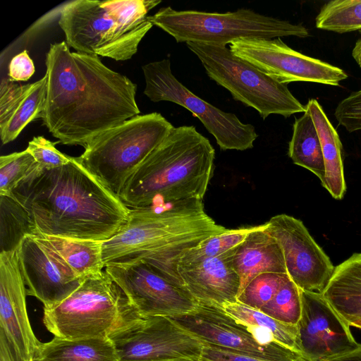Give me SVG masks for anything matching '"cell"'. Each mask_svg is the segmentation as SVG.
Returning a JSON list of instances; mask_svg holds the SVG:
<instances>
[{
  "label": "cell",
  "mask_w": 361,
  "mask_h": 361,
  "mask_svg": "<svg viewBox=\"0 0 361 361\" xmlns=\"http://www.w3.org/2000/svg\"><path fill=\"white\" fill-rule=\"evenodd\" d=\"M215 150L194 126L175 127L126 182L118 197L130 209L202 200Z\"/></svg>",
  "instance_id": "3957f363"
},
{
  "label": "cell",
  "mask_w": 361,
  "mask_h": 361,
  "mask_svg": "<svg viewBox=\"0 0 361 361\" xmlns=\"http://www.w3.org/2000/svg\"><path fill=\"white\" fill-rule=\"evenodd\" d=\"M267 231L280 244L290 279L302 290L322 293L335 267L303 223L287 214L267 222Z\"/></svg>",
  "instance_id": "9a60e30c"
},
{
  "label": "cell",
  "mask_w": 361,
  "mask_h": 361,
  "mask_svg": "<svg viewBox=\"0 0 361 361\" xmlns=\"http://www.w3.org/2000/svg\"><path fill=\"white\" fill-rule=\"evenodd\" d=\"M334 115L338 124L348 132L361 130V90L341 101Z\"/></svg>",
  "instance_id": "d590c367"
},
{
  "label": "cell",
  "mask_w": 361,
  "mask_h": 361,
  "mask_svg": "<svg viewBox=\"0 0 361 361\" xmlns=\"http://www.w3.org/2000/svg\"><path fill=\"white\" fill-rule=\"evenodd\" d=\"M352 56L357 63L361 67V37L356 42L352 51Z\"/></svg>",
  "instance_id": "60d3db41"
},
{
  "label": "cell",
  "mask_w": 361,
  "mask_h": 361,
  "mask_svg": "<svg viewBox=\"0 0 361 361\" xmlns=\"http://www.w3.org/2000/svg\"><path fill=\"white\" fill-rule=\"evenodd\" d=\"M56 257L79 278L99 273L104 269V241L35 235Z\"/></svg>",
  "instance_id": "603a6c76"
},
{
  "label": "cell",
  "mask_w": 361,
  "mask_h": 361,
  "mask_svg": "<svg viewBox=\"0 0 361 361\" xmlns=\"http://www.w3.org/2000/svg\"><path fill=\"white\" fill-rule=\"evenodd\" d=\"M104 269L141 317H173L190 312L198 305L187 291L142 260L110 264Z\"/></svg>",
  "instance_id": "5bb4252c"
},
{
  "label": "cell",
  "mask_w": 361,
  "mask_h": 361,
  "mask_svg": "<svg viewBox=\"0 0 361 361\" xmlns=\"http://www.w3.org/2000/svg\"><path fill=\"white\" fill-rule=\"evenodd\" d=\"M108 338L118 361L202 360L204 343L169 317L139 316Z\"/></svg>",
  "instance_id": "7c38bea8"
},
{
  "label": "cell",
  "mask_w": 361,
  "mask_h": 361,
  "mask_svg": "<svg viewBox=\"0 0 361 361\" xmlns=\"http://www.w3.org/2000/svg\"><path fill=\"white\" fill-rule=\"evenodd\" d=\"M228 230L206 213L200 200L131 208L120 230L104 241L103 262L104 267L137 260L172 262L184 251Z\"/></svg>",
  "instance_id": "277c9868"
},
{
  "label": "cell",
  "mask_w": 361,
  "mask_h": 361,
  "mask_svg": "<svg viewBox=\"0 0 361 361\" xmlns=\"http://www.w3.org/2000/svg\"><path fill=\"white\" fill-rule=\"evenodd\" d=\"M34 63L27 50H23L11 60L8 78L13 82L27 81L35 73Z\"/></svg>",
  "instance_id": "8d00e7d4"
},
{
  "label": "cell",
  "mask_w": 361,
  "mask_h": 361,
  "mask_svg": "<svg viewBox=\"0 0 361 361\" xmlns=\"http://www.w3.org/2000/svg\"><path fill=\"white\" fill-rule=\"evenodd\" d=\"M166 361H194V360H166Z\"/></svg>",
  "instance_id": "7bdbcfd3"
},
{
  "label": "cell",
  "mask_w": 361,
  "mask_h": 361,
  "mask_svg": "<svg viewBox=\"0 0 361 361\" xmlns=\"http://www.w3.org/2000/svg\"><path fill=\"white\" fill-rule=\"evenodd\" d=\"M1 252L16 249L23 238L35 235V228L25 209L14 197L0 196Z\"/></svg>",
  "instance_id": "f1b7e54d"
},
{
  "label": "cell",
  "mask_w": 361,
  "mask_h": 361,
  "mask_svg": "<svg viewBox=\"0 0 361 361\" xmlns=\"http://www.w3.org/2000/svg\"><path fill=\"white\" fill-rule=\"evenodd\" d=\"M322 361H361V343L351 351Z\"/></svg>",
  "instance_id": "ab89813d"
},
{
  "label": "cell",
  "mask_w": 361,
  "mask_h": 361,
  "mask_svg": "<svg viewBox=\"0 0 361 361\" xmlns=\"http://www.w3.org/2000/svg\"><path fill=\"white\" fill-rule=\"evenodd\" d=\"M322 294L350 326L361 319V252L354 253L335 267Z\"/></svg>",
  "instance_id": "44dd1931"
},
{
  "label": "cell",
  "mask_w": 361,
  "mask_h": 361,
  "mask_svg": "<svg viewBox=\"0 0 361 361\" xmlns=\"http://www.w3.org/2000/svg\"><path fill=\"white\" fill-rule=\"evenodd\" d=\"M221 307L237 321L247 326L268 331L277 343L300 353L298 344L297 325L279 322L262 311L250 307L238 301L225 303Z\"/></svg>",
  "instance_id": "484cf974"
},
{
  "label": "cell",
  "mask_w": 361,
  "mask_h": 361,
  "mask_svg": "<svg viewBox=\"0 0 361 361\" xmlns=\"http://www.w3.org/2000/svg\"><path fill=\"white\" fill-rule=\"evenodd\" d=\"M14 197L25 209L36 234L106 241L127 221L130 208L71 157L20 185Z\"/></svg>",
  "instance_id": "7a4b0ae2"
},
{
  "label": "cell",
  "mask_w": 361,
  "mask_h": 361,
  "mask_svg": "<svg viewBox=\"0 0 361 361\" xmlns=\"http://www.w3.org/2000/svg\"><path fill=\"white\" fill-rule=\"evenodd\" d=\"M295 120L288 146V156L293 162L313 173L324 182V161L320 140L309 109Z\"/></svg>",
  "instance_id": "d4e9b609"
},
{
  "label": "cell",
  "mask_w": 361,
  "mask_h": 361,
  "mask_svg": "<svg viewBox=\"0 0 361 361\" xmlns=\"http://www.w3.org/2000/svg\"><path fill=\"white\" fill-rule=\"evenodd\" d=\"M32 361H118L108 337L68 340L55 337L40 343Z\"/></svg>",
  "instance_id": "cb8c5ba5"
},
{
  "label": "cell",
  "mask_w": 361,
  "mask_h": 361,
  "mask_svg": "<svg viewBox=\"0 0 361 361\" xmlns=\"http://www.w3.org/2000/svg\"><path fill=\"white\" fill-rule=\"evenodd\" d=\"M43 310L47 329L55 337L68 340L108 337L140 316L104 269L87 276L58 305Z\"/></svg>",
  "instance_id": "5b68a950"
},
{
  "label": "cell",
  "mask_w": 361,
  "mask_h": 361,
  "mask_svg": "<svg viewBox=\"0 0 361 361\" xmlns=\"http://www.w3.org/2000/svg\"><path fill=\"white\" fill-rule=\"evenodd\" d=\"M59 25L68 47L77 52L126 61L153 25L147 19L139 24L124 21L106 1L75 0L65 4Z\"/></svg>",
  "instance_id": "9c48e42d"
},
{
  "label": "cell",
  "mask_w": 361,
  "mask_h": 361,
  "mask_svg": "<svg viewBox=\"0 0 361 361\" xmlns=\"http://www.w3.org/2000/svg\"><path fill=\"white\" fill-rule=\"evenodd\" d=\"M27 289L20 266L18 247L0 253V329L21 355L32 360L40 344L30 323Z\"/></svg>",
  "instance_id": "ac0fdd59"
},
{
  "label": "cell",
  "mask_w": 361,
  "mask_h": 361,
  "mask_svg": "<svg viewBox=\"0 0 361 361\" xmlns=\"http://www.w3.org/2000/svg\"><path fill=\"white\" fill-rule=\"evenodd\" d=\"M267 227V223L257 226L234 250L232 262L240 279L239 293L259 274H287L282 248Z\"/></svg>",
  "instance_id": "ffe728a7"
},
{
  "label": "cell",
  "mask_w": 361,
  "mask_h": 361,
  "mask_svg": "<svg viewBox=\"0 0 361 361\" xmlns=\"http://www.w3.org/2000/svg\"><path fill=\"white\" fill-rule=\"evenodd\" d=\"M187 47L202 63L206 73L233 98L255 109L265 119L271 114L288 118L304 113L302 105L282 84L235 56L226 46L187 42Z\"/></svg>",
  "instance_id": "ba28073f"
},
{
  "label": "cell",
  "mask_w": 361,
  "mask_h": 361,
  "mask_svg": "<svg viewBox=\"0 0 361 361\" xmlns=\"http://www.w3.org/2000/svg\"><path fill=\"white\" fill-rule=\"evenodd\" d=\"M260 311L282 323L297 325L301 314L300 289L288 277Z\"/></svg>",
  "instance_id": "1f68e13d"
},
{
  "label": "cell",
  "mask_w": 361,
  "mask_h": 361,
  "mask_svg": "<svg viewBox=\"0 0 361 361\" xmlns=\"http://www.w3.org/2000/svg\"><path fill=\"white\" fill-rule=\"evenodd\" d=\"M257 226L228 229L212 236L181 253L173 262L178 267H189L219 256L237 247Z\"/></svg>",
  "instance_id": "83f0119b"
},
{
  "label": "cell",
  "mask_w": 361,
  "mask_h": 361,
  "mask_svg": "<svg viewBox=\"0 0 361 361\" xmlns=\"http://www.w3.org/2000/svg\"><path fill=\"white\" fill-rule=\"evenodd\" d=\"M31 83L21 85L10 80H1L0 85V127L10 118L21 100L25 96Z\"/></svg>",
  "instance_id": "e575fe53"
},
{
  "label": "cell",
  "mask_w": 361,
  "mask_h": 361,
  "mask_svg": "<svg viewBox=\"0 0 361 361\" xmlns=\"http://www.w3.org/2000/svg\"><path fill=\"white\" fill-rule=\"evenodd\" d=\"M229 49L282 84L303 81L338 86L348 78L341 68L291 49L280 37L240 39L231 42Z\"/></svg>",
  "instance_id": "4fadbf2b"
},
{
  "label": "cell",
  "mask_w": 361,
  "mask_h": 361,
  "mask_svg": "<svg viewBox=\"0 0 361 361\" xmlns=\"http://www.w3.org/2000/svg\"><path fill=\"white\" fill-rule=\"evenodd\" d=\"M202 359L209 361H268L209 345H204Z\"/></svg>",
  "instance_id": "74e56055"
},
{
  "label": "cell",
  "mask_w": 361,
  "mask_h": 361,
  "mask_svg": "<svg viewBox=\"0 0 361 361\" xmlns=\"http://www.w3.org/2000/svg\"><path fill=\"white\" fill-rule=\"evenodd\" d=\"M316 127L322 149L325 176L322 185L332 197L341 200L346 192L342 157V144L338 133L332 126L317 100L309 99L305 105Z\"/></svg>",
  "instance_id": "7402d4cb"
},
{
  "label": "cell",
  "mask_w": 361,
  "mask_h": 361,
  "mask_svg": "<svg viewBox=\"0 0 361 361\" xmlns=\"http://www.w3.org/2000/svg\"><path fill=\"white\" fill-rule=\"evenodd\" d=\"M350 326L361 329V319H357L350 324Z\"/></svg>",
  "instance_id": "b9f144b4"
},
{
  "label": "cell",
  "mask_w": 361,
  "mask_h": 361,
  "mask_svg": "<svg viewBox=\"0 0 361 361\" xmlns=\"http://www.w3.org/2000/svg\"><path fill=\"white\" fill-rule=\"evenodd\" d=\"M316 26L338 33L361 30V0H334L326 3L316 18Z\"/></svg>",
  "instance_id": "f546056e"
},
{
  "label": "cell",
  "mask_w": 361,
  "mask_h": 361,
  "mask_svg": "<svg viewBox=\"0 0 361 361\" xmlns=\"http://www.w3.org/2000/svg\"><path fill=\"white\" fill-rule=\"evenodd\" d=\"M169 317L204 345L268 361H307L277 343L268 331L237 321L217 305L198 302L192 311Z\"/></svg>",
  "instance_id": "8fae6325"
},
{
  "label": "cell",
  "mask_w": 361,
  "mask_h": 361,
  "mask_svg": "<svg viewBox=\"0 0 361 361\" xmlns=\"http://www.w3.org/2000/svg\"><path fill=\"white\" fill-rule=\"evenodd\" d=\"M235 248L192 267H176L184 290L197 302L221 307L237 301L240 279L232 262Z\"/></svg>",
  "instance_id": "d6986e66"
},
{
  "label": "cell",
  "mask_w": 361,
  "mask_h": 361,
  "mask_svg": "<svg viewBox=\"0 0 361 361\" xmlns=\"http://www.w3.org/2000/svg\"><path fill=\"white\" fill-rule=\"evenodd\" d=\"M57 143L59 142H53L42 136H36L28 142L26 150L34 157L42 170L53 169L67 164L71 159V157L56 148Z\"/></svg>",
  "instance_id": "836d02e7"
},
{
  "label": "cell",
  "mask_w": 361,
  "mask_h": 361,
  "mask_svg": "<svg viewBox=\"0 0 361 361\" xmlns=\"http://www.w3.org/2000/svg\"><path fill=\"white\" fill-rule=\"evenodd\" d=\"M47 97L42 120L59 143L84 148L104 131L137 116V85L97 55L71 52L66 42L46 54Z\"/></svg>",
  "instance_id": "6da1fadb"
},
{
  "label": "cell",
  "mask_w": 361,
  "mask_h": 361,
  "mask_svg": "<svg viewBox=\"0 0 361 361\" xmlns=\"http://www.w3.org/2000/svg\"><path fill=\"white\" fill-rule=\"evenodd\" d=\"M0 361H32L27 360L21 355L1 329H0Z\"/></svg>",
  "instance_id": "f35d334b"
},
{
  "label": "cell",
  "mask_w": 361,
  "mask_h": 361,
  "mask_svg": "<svg viewBox=\"0 0 361 361\" xmlns=\"http://www.w3.org/2000/svg\"><path fill=\"white\" fill-rule=\"evenodd\" d=\"M27 295L50 309L73 293L84 279L78 277L35 235L25 236L18 247Z\"/></svg>",
  "instance_id": "e0dca14e"
},
{
  "label": "cell",
  "mask_w": 361,
  "mask_h": 361,
  "mask_svg": "<svg viewBox=\"0 0 361 361\" xmlns=\"http://www.w3.org/2000/svg\"><path fill=\"white\" fill-rule=\"evenodd\" d=\"M177 42H200L226 46L240 39H273L286 36H310L301 24H293L253 10L240 8L226 13L177 11L171 6L147 16Z\"/></svg>",
  "instance_id": "52a82bcc"
},
{
  "label": "cell",
  "mask_w": 361,
  "mask_h": 361,
  "mask_svg": "<svg viewBox=\"0 0 361 361\" xmlns=\"http://www.w3.org/2000/svg\"><path fill=\"white\" fill-rule=\"evenodd\" d=\"M142 69L144 94L152 102H171L187 109L214 137L222 150L243 151L253 147L258 137L255 128L193 94L173 75L169 59L148 63Z\"/></svg>",
  "instance_id": "30bf717a"
},
{
  "label": "cell",
  "mask_w": 361,
  "mask_h": 361,
  "mask_svg": "<svg viewBox=\"0 0 361 361\" xmlns=\"http://www.w3.org/2000/svg\"><path fill=\"white\" fill-rule=\"evenodd\" d=\"M174 128L159 113L137 115L94 137L76 159L118 196L129 177Z\"/></svg>",
  "instance_id": "8992f818"
},
{
  "label": "cell",
  "mask_w": 361,
  "mask_h": 361,
  "mask_svg": "<svg viewBox=\"0 0 361 361\" xmlns=\"http://www.w3.org/2000/svg\"><path fill=\"white\" fill-rule=\"evenodd\" d=\"M298 344L307 361H322L351 351L360 343L322 293L300 290Z\"/></svg>",
  "instance_id": "2e32d148"
},
{
  "label": "cell",
  "mask_w": 361,
  "mask_h": 361,
  "mask_svg": "<svg viewBox=\"0 0 361 361\" xmlns=\"http://www.w3.org/2000/svg\"><path fill=\"white\" fill-rule=\"evenodd\" d=\"M42 171L26 149L1 156L0 196L13 197L20 185Z\"/></svg>",
  "instance_id": "4dcf8cb0"
},
{
  "label": "cell",
  "mask_w": 361,
  "mask_h": 361,
  "mask_svg": "<svg viewBox=\"0 0 361 361\" xmlns=\"http://www.w3.org/2000/svg\"><path fill=\"white\" fill-rule=\"evenodd\" d=\"M201 361H209V360H204V359H202Z\"/></svg>",
  "instance_id": "ee69618b"
},
{
  "label": "cell",
  "mask_w": 361,
  "mask_h": 361,
  "mask_svg": "<svg viewBox=\"0 0 361 361\" xmlns=\"http://www.w3.org/2000/svg\"><path fill=\"white\" fill-rule=\"evenodd\" d=\"M288 274L264 273L255 276L239 293L237 301L260 310L278 292Z\"/></svg>",
  "instance_id": "d6a6232c"
},
{
  "label": "cell",
  "mask_w": 361,
  "mask_h": 361,
  "mask_svg": "<svg viewBox=\"0 0 361 361\" xmlns=\"http://www.w3.org/2000/svg\"><path fill=\"white\" fill-rule=\"evenodd\" d=\"M47 84L46 74L37 82L31 83L25 96L10 118L0 127L3 145L13 141L30 121L42 118L46 104Z\"/></svg>",
  "instance_id": "4316f807"
}]
</instances>
